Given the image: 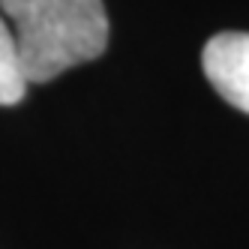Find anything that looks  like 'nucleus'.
<instances>
[{"label": "nucleus", "mask_w": 249, "mask_h": 249, "mask_svg": "<svg viewBox=\"0 0 249 249\" xmlns=\"http://www.w3.org/2000/svg\"><path fill=\"white\" fill-rule=\"evenodd\" d=\"M0 9L12 24L27 84L57 78L108 45L102 0H0Z\"/></svg>", "instance_id": "1"}, {"label": "nucleus", "mask_w": 249, "mask_h": 249, "mask_svg": "<svg viewBox=\"0 0 249 249\" xmlns=\"http://www.w3.org/2000/svg\"><path fill=\"white\" fill-rule=\"evenodd\" d=\"M201 66L213 90L249 114V33L228 30L210 36L201 54Z\"/></svg>", "instance_id": "2"}, {"label": "nucleus", "mask_w": 249, "mask_h": 249, "mask_svg": "<svg viewBox=\"0 0 249 249\" xmlns=\"http://www.w3.org/2000/svg\"><path fill=\"white\" fill-rule=\"evenodd\" d=\"M27 90V78L21 72L18 48H15V36L0 18V105H15Z\"/></svg>", "instance_id": "3"}]
</instances>
